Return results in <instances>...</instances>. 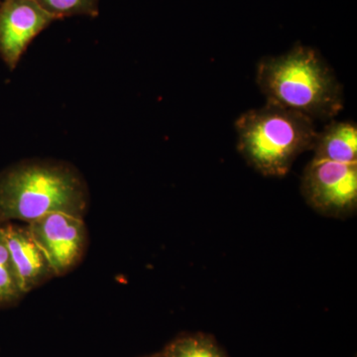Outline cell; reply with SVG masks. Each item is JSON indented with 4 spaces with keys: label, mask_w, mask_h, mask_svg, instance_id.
I'll return each instance as SVG.
<instances>
[{
    "label": "cell",
    "mask_w": 357,
    "mask_h": 357,
    "mask_svg": "<svg viewBox=\"0 0 357 357\" xmlns=\"http://www.w3.org/2000/svg\"><path fill=\"white\" fill-rule=\"evenodd\" d=\"M256 84L266 102L331 121L344 107L342 84L317 49L301 43L278 56H265L256 68Z\"/></svg>",
    "instance_id": "cell-1"
},
{
    "label": "cell",
    "mask_w": 357,
    "mask_h": 357,
    "mask_svg": "<svg viewBox=\"0 0 357 357\" xmlns=\"http://www.w3.org/2000/svg\"><path fill=\"white\" fill-rule=\"evenodd\" d=\"M89 192L69 163L24 160L0 172V222L28 223L54 213L84 218Z\"/></svg>",
    "instance_id": "cell-2"
},
{
    "label": "cell",
    "mask_w": 357,
    "mask_h": 357,
    "mask_svg": "<svg viewBox=\"0 0 357 357\" xmlns=\"http://www.w3.org/2000/svg\"><path fill=\"white\" fill-rule=\"evenodd\" d=\"M237 150L265 177L287 175L294 162L312 150L318 129L306 115L266 102L237 117Z\"/></svg>",
    "instance_id": "cell-3"
},
{
    "label": "cell",
    "mask_w": 357,
    "mask_h": 357,
    "mask_svg": "<svg viewBox=\"0 0 357 357\" xmlns=\"http://www.w3.org/2000/svg\"><path fill=\"white\" fill-rule=\"evenodd\" d=\"M303 196L314 210L330 217H345L357 206V163L314 156L302 185Z\"/></svg>",
    "instance_id": "cell-4"
},
{
    "label": "cell",
    "mask_w": 357,
    "mask_h": 357,
    "mask_svg": "<svg viewBox=\"0 0 357 357\" xmlns=\"http://www.w3.org/2000/svg\"><path fill=\"white\" fill-rule=\"evenodd\" d=\"M27 225L57 277L69 274L83 261L89 248L84 218L54 213Z\"/></svg>",
    "instance_id": "cell-5"
},
{
    "label": "cell",
    "mask_w": 357,
    "mask_h": 357,
    "mask_svg": "<svg viewBox=\"0 0 357 357\" xmlns=\"http://www.w3.org/2000/svg\"><path fill=\"white\" fill-rule=\"evenodd\" d=\"M55 20L36 0H2L0 58L9 69H15L32 40Z\"/></svg>",
    "instance_id": "cell-6"
},
{
    "label": "cell",
    "mask_w": 357,
    "mask_h": 357,
    "mask_svg": "<svg viewBox=\"0 0 357 357\" xmlns=\"http://www.w3.org/2000/svg\"><path fill=\"white\" fill-rule=\"evenodd\" d=\"M0 230L23 292H31L57 277L44 251L33 238L27 225L0 222Z\"/></svg>",
    "instance_id": "cell-7"
},
{
    "label": "cell",
    "mask_w": 357,
    "mask_h": 357,
    "mask_svg": "<svg viewBox=\"0 0 357 357\" xmlns=\"http://www.w3.org/2000/svg\"><path fill=\"white\" fill-rule=\"evenodd\" d=\"M314 156L321 158L357 163V126L354 121H333L318 132L314 142Z\"/></svg>",
    "instance_id": "cell-8"
},
{
    "label": "cell",
    "mask_w": 357,
    "mask_h": 357,
    "mask_svg": "<svg viewBox=\"0 0 357 357\" xmlns=\"http://www.w3.org/2000/svg\"><path fill=\"white\" fill-rule=\"evenodd\" d=\"M162 354L164 357H227L215 338L204 333L180 335Z\"/></svg>",
    "instance_id": "cell-9"
},
{
    "label": "cell",
    "mask_w": 357,
    "mask_h": 357,
    "mask_svg": "<svg viewBox=\"0 0 357 357\" xmlns=\"http://www.w3.org/2000/svg\"><path fill=\"white\" fill-rule=\"evenodd\" d=\"M25 295L0 230V309L14 306Z\"/></svg>",
    "instance_id": "cell-10"
},
{
    "label": "cell",
    "mask_w": 357,
    "mask_h": 357,
    "mask_svg": "<svg viewBox=\"0 0 357 357\" xmlns=\"http://www.w3.org/2000/svg\"><path fill=\"white\" fill-rule=\"evenodd\" d=\"M56 20L74 15H98V0H36Z\"/></svg>",
    "instance_id": "cell-11"
},
{
    "label": "cell",
    "mask_w": 357,
    "mask_h": 357,
    "mask_svg": "<svg viewBox=\"0 0 357 357\" xmlns=\"http://www.w3.org/2000/svg\"><path fill=\"white\" fill-rule=\"evenodd\" d=\"M146 357H164L163 354L161 352H158V354H152V356H146Z\"/></svg>",
    "instance_id": "cell-12"
},
{
    "label": "cell",
    "mask_w": 357,
    "mask_h": 357,
    "mask_svg": "<svg viewBox=\"0 0 357 357\" xmlns=\"http://www.w3.org/2000/svg\"><path fill=\"white\" fill-rule=\"evenodd\" d=\"M1 2H2V0H0V3H1Z\"/></svg>",
    "instance_id": "cell-13"
}]
</instances>
